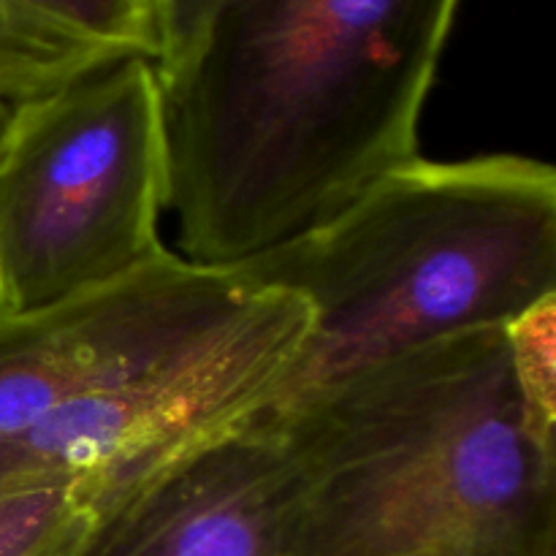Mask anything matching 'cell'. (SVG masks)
<instances>
[{
    "mask_svg": "<svg viewBox=\"0 0 556 556\" xmlns=\"http://www.w3.org/2000/svg\"><path fill=\"white\" fill-rule=\"evenodd\" d=\"M459 9L223 0L193 54L157 74L174 215L228 253L255 255L421 155V114Z\"/></svg>",
    "mask_w": 556,
    "mask_h": 556,
    "instance_id": "obj_1",
    "label": "cell"
},
{
    "mask_svg": "<svg viewBox=\"0 0 556 556\" xmlns=\"http://www.w3.org/2000/svg\"><path fill=\"white\" fill-rule=\"evenodd\" d=\"M81 508H85V505H81ZM81 508H79V514H81ZM79 514H76L74 519H71L68 525L63 527V530L54 532V535L49 538V541L43 543V546H38L36 552H30L27 556H63V552H65V543H68L71 530H74V525H76V519H79Z\"/></svg>",
    "mask_w": 556,
    "mask_h": 556,
    "instance_id": "obj_12",
    "label": "cell"
},
{
    "mask_svg": "<svg viewBox=\"0 0 556 556\" xmlns=\"http://www.w3.org/2000/svg\"><path fill=\"white\" fill-rule=\"evenodd\" d=\"M309 313L210 364L92 396L0 434V494L98 489L253 416L307 334Z\"/></svg>",
    "mask_w": 556,
    "mask_h": 556,
    "instance_id": "obj_7",
    "label": "cell"
},
{
    "mask_svg": "<svg viewBox=\"0 0 556 556\" xmlns=\"http://www.w3.org/2000/svg\"><path fill=\"white\" fill-rule=\"evenodd\" d=\"M307 313L296 293L163 248L117 280L0 315V434L188 372Z\"/></svg>",
    "mask_w": 556,
    "mask_h": 556,
    "instance_id": "obj_5",
    "label": "cell"
},
{
    "mask_svg": "<svg viewBox=\"0 0 556 556\" xmlns=\"http://www.w3.org/2000/svg\"><path fill=\"white\" fill-rule=\"evenodd\" d=\"M299 492L280 432L239 421L90 489L68 556H286Z\"/></svg>",
    "mask_w": 556,
    "mask_h": 556,
    "instance_id": "obj_6",
    "label": "cell"
},
{
    "mask_svg": "<svg viewBox=\"0 0 556 556\" xmlns=\"http://www.w3.org/2000/svg\"><path fill=\"white\" fill-rule=\"evenodd\" d=\"M161 87L152 60L79 76L0 117V315L117 280L161 253Z\"/></svg>",
    "mask_w": 556,
    "mask_h": 556,
    "instance_id": "obj_4",
    "label": "cell"
},
{
    "mask_svg": "<svg viewBox=\"0 0 556 556\" xmlns=\"http://www.w3.org/2000/svg\"><path fill=\"white\" fill-rule=\"evenodd\" d=\"M130 58L155 63V0H0V117Z\"/></svg>",
    "mask_w": 556,
    "mask_h": 556,
    "instance_id": "obj_8",
    "label": "cell"
},
{
    "mask_svg": "<svg viewBox=\"0 0 556 556\" xmlns=\"http://www.w3.org/2000/svg\"><path fill=\"white\" fill-rule=\"evenodd\" d=\"M223 0H155L157 74L179 68L193 54Z\"/></svg>",
    "mask_w": 556,
    "mask_h": 556,
    "instance_id": "obj_11",
    "label": "cell"
},
{
    "mask_svg": "<svg viewBox=\"0 0 556 556\" xmlns=\"http://www.w3.org/2000/svg\"><path fill=\"white\" fill-rule=\"evenodd\" d=\"M90 489H33L0 494V556H27L63 530Z\"/></svg>",
    "mask_w": 556,
    "mask_h": 556,
    "instance_id": "obj_10",
    "label": "cell"
},
{
    "mask_svg": "<svg viewBox=\"0 0 556 556\" xmlns=\"http://www.w3.org/2000/svg\"><path fill=\"white\" fill-rule=\"evenodd\" d=\"M244 421L277 429L299 470L286 556H556V434L527 416L505 329Z\"/></svg>",
    "mask_w": 556,
    "mask_h": 556,
    "instance_id": "obj_2",
    "label": "cell"
},
{
    "mask_svg": "<svg viewBox=\"0 0 556 556\" xmlns=\"http://www.w3.org/2000/svg\"><path fill=\"white\" fill-rule=\"evenodd\" d=\"M71 538H74V530H71ZM71 538H68V543H65V552H63V556H68V546H71Z\"/></svg>",
    "mask_w": 556,
    "mask_h": 556,
    "instance_id": "obj_13",
    "label": "cell"
},
{
    "mask_svg": "<svg viewBox=\"0 0 556 556\" xmlns=\"http://www.w3.org/2000/svg\"><path fill=\"white\" fill-rule=\"evenodd\" d=\"M233 269L309 309L286 380L255 413L275 410L416 348L505 329L556 299V172L514 152L418 155Z\"/></svg>",
    "mask_w": 556,
    "mask_h": 556,
    "instance_id": "obj_3",
    "label": "cell"
},
{
    "mask_svg": "<svg viewBox=\"0 0 556 556\" xmlns=\"http://www.w3.org/2000/svg\"><path fill=\"white\" fill-rule=\"evenodd\" d=\"M505 334L527 416L541 432L556 434V299L505 326Z\"/></svg>",
    "mask_w": 556,
    "mask_h": 556,
    "instance_id": "obj_9",
    "label": "cell"
}]
</instances>
